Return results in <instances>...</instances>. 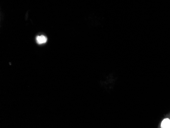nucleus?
I'll return each mask as SVG.
<instances>
[{
	"mask_svg": "<svg viewBox=\"0 0 170 128\" xmlns=\"http://www.w3.org/2000/svg\"><path fill=\"white\" fill-rule=\"evenodd\" d=\"M47 41V37L43 35L37 36L36 38V41L38 45H43L45 44Z\"/></svg>",
	"mask_w": 170,
	"mask_h": 128,
	"instance_id": "1",
	"label": "nucleus"
},
{
	"mask_svg": "<svg viewBox=\"0 0 170 128\" xmlns=\"http://www.w3.org/2000/svg\"><path fill=\"white\" fill-rule=\"evenodd\" d=\"M161 127L164 128L170 127V120L168 118H164L161 123Z\"/></svg>",
	"mask_w": 170,
	"mask_h": 128,
	"instance_id": "2",
	"label": "nucleus"
}]
</instances>
